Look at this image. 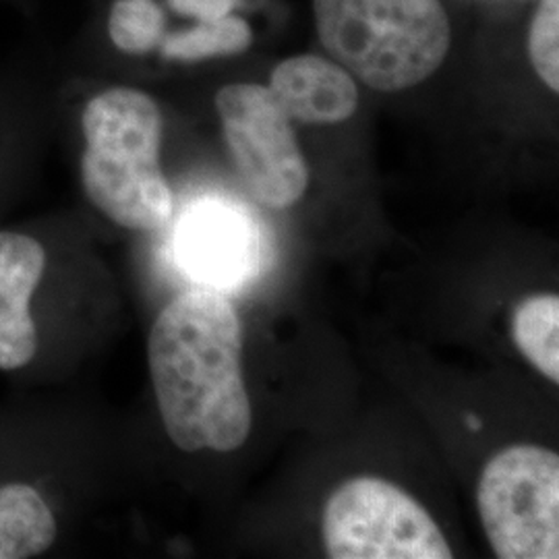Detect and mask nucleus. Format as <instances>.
I'll return each mask as SVG.
<instances>
[{"mask_svg": "<svg viewBox=\"0 0 559 559\" xmlns=\"http://www.w3.org/2000/svg\"><path fill=\"white\" fill-rule=\"evenodd\" d=\"M321 535L334 559H450L438 522L399 485L378 477L342 483L323 508Z\"/></svg>", "mask_w": 559, "mask_h": 559, "instance_id": "obj_5", "label": "nucleus"}, {"mask_svg": "<svg viewBox=\"0 0 559 559\" xmlns=\"http://www.w3.org/2000/svg\"><path fill=\"white\" fill-rule=\"evenodd\" d=\"M526 55L540 83L558 94L559 0H537L528 23Z\"/></svg>", "mask_w": 559, "mask_h": 559, "instance_id": "obj_14", "label": "nucleus"}, {"mask_svg": "<svg viewBox=\"0 0 559 559\" xmlns=\"http://www.w3.org/2000/svg\"><path fill=\"white\" fill-rule=\"evenodd\" d=\"M480 524L501 559L559 558V456L540 445H512L480 473Z\"/></svg>", "mask_w": 559, "mask_h": 559, "instance_id": "obj_4", "label": "nucleus"}, {"mask_svg": "<svg viewBox=\"0 0 559 559\" xmlns=\"http://www.w3.org/2000/svg\"><path fill=\"white\" fill-rule=\"evenodd\" d=\"M240 353L239 316L216 288L182 293L154 321L150 378L164 429L182 452H233L249 438Z\"/></svg>", "mask_w": 559, "mask_h": 559, "instance_id": "obj_1", "label": "nucleus"}, {"mask_svg": "<svg viewBox=\"0 0 559 559\" xmlns=\"http://www.w3.org/2000/svg\"><path fill=\"white\" fill-rule=\"evenodd\" d=\"M222 135L251 198L270 210H288L309 187V164L293 120L267 85L237 81L216 94Z\"/></svg>", "mask_w": 559, "mask_h": 559, "instance_id": "obj_6", "label": "nucleus"}, {"mask_svg": "<svg viewBox=\"0 0 559 559\" xmlns=\"http://www.w3.org/2000/svg\"><path fill=\"white\" fill-rule=\"evenodd\" d=\"M168 7L182 17L193 21L218 20L235 13L239 0H166Z\"/></svg>", "mask_w": 559, "mask_h": 559, "instance_id": "obj_15", "label": "nucleus"}, {"mask_svg": "<svg viewBox=\"0 0 559 559\" xmlns=\"http://www.w3.org/2000/svg\"><path fill=\"white\" fill-rule=\"evenodd\" d=\"M108 40L127 57H147L160 48L166 15L158 0H115L108 11Z\"/></svg>", "mask_w": 559, "mask_h": 559, "instance_id": "obj_13", "label": "nucleus"}, {"mask_svg": "<svg viewBox=\"0 0 559 559\" xmlns=\"http://www.w3.org/2000/svg\"><path fill=\"white\" fill-rule=\"evenodd\" d=\"M57 519L40 491L27 483L0 487V559L41 556L57 540Z\"/></svg>", "mask_w": 559, "mask_h": 559, "instance_id": "obj_10", "label": "nucleus"}, {"mask_svg": "<svg viewBox=\"0 0 559 559\" xmlns=\"http://www.w3.org/2000/svg\"><path fill=\"white\" fill-rule=\"evenodd\" d=\"M313 23L323 52L381 94L425 83L452 50L441 0H313Z\"/></svg>", "mask_w": 559, "mask_h": 559, "instance_id": "obj_3", "label": "nucleus"}, {"mask_svg": "<svg viewBox=\"0 0 559 559\" xmlns=\"http://www.w3.org/2000/svg\"><path fill=\"white\" fill-rule=\"evenodd\" d=\"M288 119L311 127H332L359 110V81L325 52H302L280 60L267 83Z\"/></svg>", "mask_w": 559, "mask_h": 559, "instance_id": "obj_8", "label": "nucleus"}, {"mask_svg": "<svg viewBox=\"0 0 559 559\" xmlns=\"http://www.w3.org/2000/svg\"><path fill=\"white\" fill-rule=\"evenodd\" d=\"M81 187L90 203L127 230H160L175 214L162 170L164 117L150 94L129 85L102 90L81 115Z\"/></svg>", "mask_w": 559, "mask_h": 559, "instance_id": "obj_2", "label": "nucleus"}, {"mask_svg": "<svg viewBox=\"0 0 559 559\" xmlns=\"http://www.w3.org/2000/svg\"><path fill=\"white\" fill-rule=\"evenodd\" d=\"M512 338L539 373L559 383L558 295L543 293L522 300L512 318Z\"/></svg>", "mask_w": 559, "mask_h": 559, "instance_id": "obj_12", "label": "nucleus"}, {"mask_svg": "<svg viewBox=\"0 0 559 559\" xmlns=\"http://www.w3.org/2000/svg\"><path fill=\"white\" fill-rule=\"evenodd\" d=\"M44 270L40 240L23 233H0V371L23 369L38 353L32 299Z\"/></svg>", "mask_w": 559, "mask_h": 559, "instance_id": "obj_9", "label": "nucleus"}, {"mask_svg": "<svg viewBox=\"0 0 559 559\" xmlns=\"http://www.w3.org/2000/svg\"><path fill=\"white\" fill-rule=\"evenodd\" d=\"M180 263L212 288H228L249 278L260 258L253 222L224 201H205L180 224Z\"/></svg>", "mask_w": 559, "mask_h": 559, "instance_id": "obj_7", "label": "nucleus"}, {"mask_svg": "<svg viewBox=\"0 0 559 559\" xmlns=\"http://www.w3.org/2000/svg\"><path fill=\"white\" fill-rule=\"evenodd\" d=\"M253 44L251 23L237 13L218 20L193 21L189 27L166 34L160 52L175 62H205V60L233 59L247 52Z\"/></svg>", "mask_w": 559, "mask_h": 559, "instance_id": "obj_11", "label": "nucleus"}]
</instances>
